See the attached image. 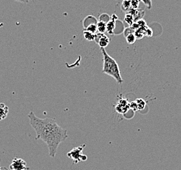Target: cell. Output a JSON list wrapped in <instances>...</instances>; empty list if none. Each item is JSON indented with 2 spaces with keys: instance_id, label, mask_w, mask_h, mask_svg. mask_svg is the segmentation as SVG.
<instances>
[{
  "instance_id": "6da1fadb",
  "label": "cell",
  "mask_w": 181,
  "mask_h": 170,
  "mask_svg": "<svg viewBox=\"0 0 181 170\" xmlns=\"http://www.w3.org/2000/svg\"><path fill=\"white\" fill-rule=\"evenodd\" d=\"M29 123L36 133V139H41L48 146L49 156L55 158L58 147L68 138L67 130L57 124L55 119L37 117L33 111L28 114Z\"/></svg>"
},
{
  "instance_id": "7a4b0ae2",
  "label": "cell",
  "mask_w": 181,
  "mask_h": 170,
  "mask_svg": "<svg viewBox=\"0 0 181 170\" xmlns=\"http://www.w3.org/2000/svg\"><path fill=\"white\" fill-rule=\"evenodd\" d=\"M100 50L103 56L102 72L112 77L118 84H122L123 82V79H122L118 63L115 60V59L108 54L105 49L100 48Z\"/></svg>"
},
{
  "instance_id": "3957f363",
  "label": "cell",
  "mask_w": 181,
  "mask_h": 170,
  "mask_svg": "<svg viewBox=\"0 0 181 170\" xmlns=\"http://www.w3.org/2000/svg\"><path fill=\"white\" fill-rule=\"evenodd\" d=\"M86 146V144H83L79 147H74L67 153V157L73 160L74 164H77L80 162H84L87 160V157L83 154V150Z\"/></svg>"
},
{
  "instance_id": "277c9868",
  "label": "cell",
  "mask_w": 181,
  "mask_h": 170,
  "mask_svg": "<svg viewBox=\"0 0 181 170\" xmlns=\"http://www.w3.org/2000/svg\"><path fill=\"white\" fill-rule=\"evenodd\" d=\"M11 170H28L29 167L27 166V164L22 159L15 158L9 166Z\"/></svg>"
},
{
  "instance_id": "5b68a950",
  "label": "cell",
  "mask_w": 181,
  "mask_h": 170,
  "mask_svg": "<svg viewBox=\"0 0 181 170\" xmlns=\"http://www.w3.org/2000/svg\"><path fill=\"white\" fill-rule=\"evenodd\" d=\"M95 41L97 42L98 45L100 47V48L105 49L108 47L110 42V39L107 35L104 34H100V33H97L95 34Z\"/></svg>"
},
{
  "instance_id": "8992f818",
  "label": "cell",
  "mask_w": 181,
  "mask_h": 170,
  "mask_svg": "<svg viewBox=\"0 0 181 170\" xmlns=\"http://www.w3.org/2000/svg\"><path fill=\"white\" fill-rule=\"evenodd\" d=\"M116 109L119 113H124L130 109V103H128V100L122 98L119 100L118 105L116 106Z\"/></svg>"
},
{
  "instance_id": "52a82bcc",
  "label": "cell",
  "mask_w": 181,
  "mask_h": 170,
  "mask_svg": "<svg viewBox=\"0 0 181 170\" xmlns=\"http://www.w3.org/2000/svg\"><path fill=\"white\" fill-rule=\"evenodd\" d=\"M117 16L114 14L111 17L110 20L106 23V32L108 34L110 35H113L114 34V30L116 26V21L117 20Z\"/></svg>"
},
{
  "instance_id": "ba28073f",
  "label": "cell",
  "mask_w": 181,
  "mask_h": 170,
  "mask_svg": "<svg viewBox=\"0 0 181 170\" xmlns=\"http://www.w3.org/2000/svg\"><path fill=\"white\" fill-rule=\"evenodd\" d=\"M128 13H130L133 16L134 18V22H138V20L143 19V16L145 15V11L143 9H131Z\"/></svg>"
},
{
  "instance_id": "9c48e42d",
  "label": "cell",
  "mask_w": 181,
  "mask_h": 170,
  "mask_svg": "<svg viewBox=\"0 0 181 170\" xmlns=\"http://www.w3.org/2000/svg\"><path fill=\"white\" fill-rule=\"evenodd\" d=\"M9 113V107L5 103H0V120H4L7 117Z\"/></svg>"
},
{
  "instance_id": "30bf717a",
  "label": "cell",
  "mask_w": 181,
  "mask_h": 170,
  "mask_svg": "<svg viewBox=\"0 0 181 170\" xmlns=\"http://www.w3.org/2000/svg\"><path fill=\"white\" fill-rule=\"evenodd\" d=\"M121 9L124 13L128 12L132 9L131 7V0H123L121 3Z\"/></svg>"
},
{
  "instance_id": "8fae6325",
  "label": "cell",
  "mask_w": 181,
  "mask_h": 170,
  "mask_svg": "<svg viewBox=\"0 0 181 170\" xmlns=\"http://www.w3.org/2000/svg\"><path fill=\"white\" fill-rule=\"evenodd\" d=\"M98 21L96 20V18L93 16H88L85 18V19L83 20V26L84 28H85L87 26L91 24H97Z\"/></svg>"
},
{
  "instance_id": "7c38bea8",
  "label": "cell",
  "mask_w": 181,
  "mask_h": 170,
  "mask_svg": "<svg viewBox=\"0 0 181 170\" xmlns=\"http://www.w3.org/2000/svg\"><path fill=\"white\" fill-rule=\"evenodd\" d=\"M96 26H97L98 33L104 34L106 32V22H103V21H98Z\"/></svg>"
},
{
  "instance_id": "4fadbf2b",
  "label": "cell",
  "mask_w": 181,
  "mask_h": 170,
  "mask_svg": "<svg viewBox=\"0 0 181 170\" xmlns=\"http://www.w3.org/2000/svg\"><path fill=\"white\" fill-rule=\"evenodd\" d=\"M124 22L127 24L129 26H131L134 23V18L133 16L129 13H126L125 16H124Z\"/></svg>"
},
{
  "instance_id": "5bb4252c",
  "label": "cell",
  "mask_w": 181,
  "mask_h": 170,
  "mask_svg": "<svg viewBox=\"0 0 181 170\" xmlns=\"http://www.w3.org/2000/svg\"><path fill=\"white\" fill-rule=\"evenodd\" d=\"M136 102L138 105V111H142L143 109H144L145 106H146V101L142 98L137 99V100H136Z\"/></svg>"
},
{
  "instance_id": "9a60e30c",
  "label": "cell",
  "mask_w": 181,
  "mask_h": 170,
  "mask_svg": "<svg viewBox=\"0 0 181 170\" xmlns=\"http://www.w3.org/2000/svg\"><path fill=\"white\" fill-rule=\"evenodd\" d=\"M84 31H87L89 32L92 33V34H96V32H97V26H96V24H91L87 26L85 28Z\"/></svg>"
},
{
  "instance_id": "2e32d148",
  "label": "cell",
  "mask_w": 181,
  "mask_h": 170,
  "mask_svg": "<svg viewBox=\"0 0 181 170\" xmlns=\"http://www.w3.org/2000/svg\"><path fill=\"white\" fill-rule=\"evenodd\" d=\"M83 37L85 40L88 41H95V34H92V33L84 31L83 32Z\"/></svg>"
},
{
  "instance_id": "e0dca14e",
  "label": "cell",
  "mask_w": 181,
  "mask_h": 170,
  "mask_svg": "<svg viewBox=\"0 0 181 170\" xmlns=\"http://www.w3.org/2000/svg\"><path fill=\"white\" fill-rule=\"evenodd\" d=\"M126 41L127 42V43L129 45H132L136 41V37L135 36L134 34H129L127 36L125 37Z\"/></svg>"
},
{
  "instance_id": "ac0fdd59",
  "label": "cell",
  "mask_w": 181,
  "mask_h": 170,
  "mask_svg": "<svg viewBox=\"0 0 181 170\" xmlns=\"http://www.w3.org/2000/svg\"><path fill=\"white\" fill-rule=\"evenodd\" d=\"M140 0H131V7L132 9H139V5H140Z\"/></svg>"
},
{
  "instance_id": "d6986e66",
  "label": "cell",
  "mask_w": 181,
  "mask_h": 170,
  "mask_svg": "<svg viewBox=\"0 0 181 170\" xmlns=\"http://www.w3.org/2000/svg\"><path fill=\"white\" fill-rule=\"evenodd\" d=\"M141 1H142L143 3H144L145 5H146L148 9H150L152 7V0H140Z\"/></svg>"
},
{
  "instance_id": "ffe728a7",
  "label": "cell",
  "mask_w": 181,
  "mask_h": 170,
  "mask_svg": "<svg viewBox=\"0 0 181 170\" xmlns=\"http://www.w3.org/2000/svg\"><path fill=\"white\" fill-rule=\"evenodd\" d=\"M134 30L130 26H129L128 28H126L124 31V37H126L127 35H128L129 34H134Z\"/></svg>"
},
{
  "instance_id": "44dd1931",
  "label": "cell",
  "mask_w": 181,
  "mask_h": 170,
  "mask_svg": "<svg viewBox=\"0 0 181 170\" xmlns=\"http://www.w3.org/2000/svg\"><path fill=\"white\" fill-rule=\"evenodd\" d=\"M130 109H132L133 111H138V105L136 103V101H134L130 103Z\"/></svg>"
},
{
  "instance_id": "7402d4cb",
  "label": "cell",
  "mask_w": 181,
  "mask_h": 170,
  "mask_svg": "<svg viewBox=\"0 0 181 170\" xmlns=\"http://www.w3.org/2000/svg\"><path fill=\"white\" fill-rule=\"evenodd\" d=\"M144 35L146 37H151L152 35V30L150 28L147 27L144 32Z\"/></svg>"
},
{
  "instance_id": "603a6c76",
  "label": "cell",
  "mask_w": 181,
  "mask_h": 170,
  "mask_svg": "<svg viewBox=\"0 0 181 170\" xmlns=\"http://www.w3.org/2000/svg\"><path fill=\"white\" fill-rule=\"evenodd\" d=\"M14 1H15L16 2H18V3L27 4V3H29V0H14Z\"/></svg>"
},
{
  "instance_id": "cb8c5ba5",
  "label": "cell",
  "mask_w": 181,
  "mask_h": 170,
  "mask_svg": "<svg viewBox=\"0 0 181 170\" xmlns=\"http://www.w3.org/2000/svg\"><path fill=\"white\" fill-rule=\"evenodd\" d=\"M1 170H8L7 168H5V167H1Z\"/></svg>"
},
{
  "instance_id": "d4e9b609",
  "label": "cell",
  "mask_w": 181,
  "mask_h": 170,
  "mask_svg": "<svg viewBox=\"0 0 181 170\" xmlns=\"http://www.w3.org/2000/svg\"><path fill=\"white\" fill-rule=\"evenodd\" d=\"M1 167H0V170H1Z\"/></svg>"
}]
</instances>
